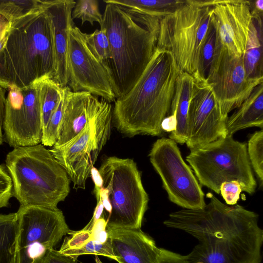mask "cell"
<instances>
[{
    "instance_id": "1",
    "label": "cell",
    "mask_w": 263,
    "mask_h": 263,
    "mask_svg": "<svg viewBox=\"0 0 263 263\" xmlns=\"http://www.w3.org/2000/svg\"><path fill=\"white\" fill-rule=\"evenodd\" d=\"M202 209L171 213L164 224L183 231L198 243L186 255L191 263H260L263 230L258 215L243 206H228L212 193Z\"/></svg>"
},
{
    "instance_id": "2",
    "label": "cell",
    "mask_w": 263,
    "mask_h": 263,
    "mask_svg": "<svg viewBox=\"0 0 263 263\" xmlns=\"http://www.w3.org/2000/svg\"><path fill=\"white\" fill-rule=\"evenodd\" d=\"M179 72L171 53L156 48L135 84L115 101L112 120L118 130L130 137L160 135Z\"/></svg>"
},
{
    "instance_id": "3",
    "label": "cell",
    "mask_w": 263,
    "mask_h": 263,
    "mask_svg": "<svg viewBox=\"0 0 263 263\" xmlns=\"http://www.w3.org/2000/svg\"><path fill=\"white\" fill-rule=\"evenodd\" d=\"M55 73L52 22L46 9L11 22L0 51V86L22 89L53 79Z\"/></svg>"
},
{
    "instance_id": "4",
    "label": "cell",
    "mask_w": 263,
    "mask_h": 263,
    "mask_svg": "<svg viewBox=\"0 0 263 263\" xmlns=\"http://www.w3.org/2000/svg\"><path fill=\"white\" fill-rule=\"evenodd\" d=\"M5 162L20 205L56 208L68 195L67 173L42 144L14 148Z\"/></svg>"
},
{
    "instance_id": "5",
    "label": "cell",
    "mask_w": 263,
    "mask_h": 263,
    "mask_svg": "<svg viewBox=\"0 0 263 263\" xmlns=\"http://www.w3.org/2000/svg\"><path fill=\"white\" fill-rule=\"evenodd\" d=\"M101 28L109 42V63L116 97L135 84L156 48L157 37L136 22L119 6L106 4Z\"/></svg>"
},
{
    "instance_id": "6",
    "label": "cell",
    "mask_w": 263,
    "mask_h": 263,
    "mask_svg": "<svg viewBox=\"0 0 263 263\" xmlns=\"http://www.w3.org/2000/svg\"><path fill=\"white\" fill-rule=\"evenodd\" d=\"M247 143L227 135L203 146L190 150L186 161L200 185L220 194L221 184L237 181L242 191L254 194L257 187L249 159Z\"/></svg>"
},
{
    "instance_id": "7",
    "label": "cell",
    "mask_w": 263,
    "mask_h": 263,
    "mask_svg": "<svg viewBox=\"0 0 263 263\" xmlns=\"http://www.w3.org/2000/svg\"><path fill=\"white\" fill-rule=\"evenodd\" d=\"M212 14L213 6H200L187 0L184 5L160 20L156 48L170 51L179 71L195 80Z\"/></svg>"
},
{
    "instance_id": "8",
    "label": "cell",
    "mask_w": 263,
    "mask_h": 263,
    "mask_svg": "<svg viewBox=\"0 0 263 263\" xmlns=\"http://www.w3.org/2000/svg\"><path fill=\"white\" fill-rule=\"evenodd\" d=\"M98 171L111 208L106 228L140 229L148 196L136 163L131 159L112 156Z\"/></svg>"
},
{
    "instance_id": "9",
    "label": "cell",
    "mask_w": 263,
    "mask_h": 263,
    "mask_svg": "<svg viewBox=\"0 0 263 263\" xmlns=\"http://www.w3.org/2000/svg\"><path fill=\"white\" fill-rule=\"evenodd\" d=\"M112 108L104 100L97 114L81 132L65 144L50 149L75 189L85 188L90 171L109 138Z\"/></svg>"
},
{
    "instance_id": "10",
    "label": "cell",
    "mask_w": 263,
    "mask_h": 263,
    "mask_svg": "<svg viewBox=\"0 0 263 263\" xmlns=\"http://www.w3.org/2000/svg\"><path fill=\"white\" fill-rule=\"evenodd\" d=\"M16 214V263H41L69 231L58 208L20 205Z\"/></svg>"
},
{
    "instance_id": "11",
    "label": "cell",
    "mask_w": 263,
    "mask_h": 263,
    "mask_svg": "<svg viewBox=\"0 0 263 263\" xmlns=\"http://www.w3.org/2000/svg\"><path fill=\"white\" fill-rule=\"evenodd\" d=\"M148 156L172 202L185 209H199L205 205L201 185L175 141L169 138L157 139Z\"/></svg>"
},
{
    "instance_id": "12",
    "label": "cell",
    "mask_w": 263,
    "mask_h": 263,
    "mask_svg": "<svg viewBox=\"0 0 263 263\" xmlns=\"http://www.w3.org/2000/svg\"><path fill=\"white\" fill-rule=\"evenodd\" d=\"M217 34V33H216ZM219 105L223 118L238 107L263 78L249 77L245 70L242 57L230 54L217 35L214 56L206 78Z\"/></svg>"
},
{
    "instance_id": "13",
    "label": "cell",
    "mask_w": 263,
    "mask_h": 263,
    "mask_svg": "<svg viewBox=\"0 0 263 263\" xmlns=\"http://www.w3.org/2000/svg\"><path fill=\"white\" fill-rule=\"evenodd\" d=\"M41 81L28 87L10 88L6 97L4 141L13 148L41 143L43 125Z\"/></svg>"
},
{
    "instance_id": "14",
    "label": "cell",
    "mask_w": 263,
    "mask_h": 263,
    "mask_svg": "<svg viewBox=\"0 0 263 263\" xmlns=\"http://www.w3.org/2000/svg\"><path fill=\"white\" fill-rule=\"evenodd\" d=\"M69 82L72 91H86L106 101L115 102L114 82L109 68L98 60L87 47L78 27L69 31L68 45Z\"/></svg>"
},
{
    "instance_id": "15",
    "label": "cell",
    "mask_w": 263,
    "mask_h": 263,
    "mask_svg": "<svg viewBox=\"0 0 263 263\" xmlns=\"http://www.w3.org/2000/svg\"><path fill=\"white\" fill-rule=\"evenodd\" d=\"M226 121L206 80H195L187 117V147L192 150L226 137Z\"/></svg>"
},
{
    "instance_id": "16",
    "label": "cell",
    "mask_w": 263,
    "mask_h": 263,
    "mask_svg": "<svg viewBox=\"0 0 263 263\" xmlns=\"http://www.w3.org/2000/svg\"><path fill=\"white\" fill-rule=\"evenodd\" d=\"M213 20L222 46L230 54L242 57L253 20L250 2L216 0Z\"/></svg>"
},
{
    "instance_id": "17",
    "label": "cell",
    "mask_w": 263,
    "mask_h": 263,
    "mask_svg": "<svg viewBox=\"0 0 263 263\" xmlns=\"http://www.w3.org/2000/svg\"><path fill=\"white\" fill-rule=\"evenodd\" d=\"M63 111L57 140L52 147L63 145L81 132L100 109L104 99L86 91L63 88Z\"/></svg>"
},
{
    "instance_id": "18",
    "label": "cell",
    "mask_w": 263,
    "mask_h": 263,
    "mask_svg": "<svg viewBox=\"0 0 263 263\" xmlns=\"http://www.w3.org/2000/svg\"><path fill=\"white\" fill-rule=\"evenodd\" d=\"M73 0H49L46 7L52 22L55 60L53 80L62 88L69 82L68 45L69 31L74 27L72 11L76 4Z\"/></svg>"
},
{
    "instance_id": "19",
    "label": "cell",
    "mask_w": 263,
    "mask_h": 263,
    "mask_svg": "<svg viewBox=\"0 0 263 263\" xmlns=\"http://www.w3.org/2000/svg\"><path fill=\"white\" fill-rule=\"evenodd\" d=\"M106 231L119 263H158L161 248L140 229L106 228Z\"/></svg>"
},
{
    "instance_id": "20",
    "label": "cell",
    "mask_w": 263,
    "mask_h": 263,
    "mask_svg": "<svg viewBox=\"0 0 263 263\" xmlns=\"http://www.w3.org/2000/svg\"><path fill=\"white\" fill-rule=\"evenodd\" d=\"M106 4L119 6L133 19L157 36L160 19L184 5L182 0H106Z\"/></svg>"
},
{
    "instance_id": "21",
    "label": "cell",
    "mask_w": 263,
    "mask_h": 263,
    "mask_svg": "<svg viewBox=\"0 0 263 263\" xmlns=\"http://www.w3.org/2000/svg\"><path fill=\"white\" fill-rule=\"evenodd\" d=\"M227 135L248 127H263V82L253 90L250 96L226 121Z\"/></svg>"
},
{
    "instance_id": "22",
    "label": "cell",
    "mask_w": 263,
    "mask_h": 263,
    "mask_svg": "<svg viewBox=\"0 0 263 263\" xmlns=\"http://www.w3.org/2000/svg\"><path fill=\"white\" fill-rule=\"evenodd\" d=\"M194 81L191 76L183 72L179 73L176 80L169 115L173 114L175 115L177 125L175 130L170 135L169 138L179 144L186 143L187 139V117Z\"/></svg>"
},
{
    "instance_id": "23",
    "label": "cell",
    "mask_w": 263,
    "mask_h": 263,
    "mask_svg": "<svg viewBox=\"0 0 263 263\" xmlns=\"http://www.w3.org/2000/svg\"><path fill=\"white\" fill-rule=\"evenodd\" d=\"M252 16L242 60L247 76L252 79H261L263 78L262 15L252 14Z\"/></svg>"
},
{
    "instance_id": "24",
    "label": "cell",
    "mask_w": 263,
    "mask_h": 263,
    "mask_svg": "<svg viewBox=\"0 0 263 263\" xmlns=\"http://www.w3.org/2000/svg\"><path fill=\"white\" fill-rule=\"evenodd\" d=\"M16 212L0 214V263H16Z\"/></svg>"
},
{
    "instance_id": "25",
    "label": "cell",
    "mask_w": 263,
    "mask_h": 263,
    "mask_svg": "<svg viewBox=\"0 0 263 263\" xmlns=\"http://www.w3.org/2000/svg\"><path fill=\"white\" fill-rule=\"evenodd\" d=\"M49 0H0V15L10 22L45 10Z\"/></svg>"
},
{
    "instance_id": "26",
    "label": "cell",
    "mask_w": 263,
    "mask_h": 263,
    "mask_svg": "<svg viewBox=\"0 0 263 263\" xmlns=\"http://www.w3.org/2000/svg\"><path fill=\"white\" fill-rule=\"evenodd\" d=\"M63 94L61 87L53 79L47 78L42 81L40 88L43 130L58 107Z\"/></svg>"
},
{
    "instance_id": "27",
    "label": "cell",
    "mask_w": 263,
    "mask_h": 263,
    "mask_svg": "<svg viewBox=\"0 0 263 263\" xmlns=\"http://www.w3.org/2000/svg\"><path fill=\"white\" fill-rule=\"evenodd\" d=\"M217 40L216 30L213 14L208 31L201 48L198 65V78L196 81H203L206 78L214 56Z\"/></svg>"
},
{
    "instance_id": "28",
    "label": "cell",
    "mask_w": 263,
    "mask_h": 263,
    "mask_svg": "<svg viewBox=\"0 0 263 263\" xmlns=\"http://www.w3.org/2000/svg\"><path fill=\"white\" fill-rule=\"evenodd\" d=\"M84 36L86 45L92 53L109 68L111 54L105 30L103 28L96 29L90 34L84 33Z\"/></svg>"
},
{
    "instance_id": "29",
    "label": "cell",
    "mask_w": 263,
    "mask_h": 263,
    "mask_svg": "<svg viewBox=\"0 0 263 263\" xmlns=\"http://www.w3.org/2000/svg\"><path fill=\"white\" fill-rule=\"evenodd\" d=\"M247 153L252 168L260 183L263 182V130L252 134L247 143Z\"/></svg>"
},
{
    "instance_id": "30",
    "label": "cell",
    "mask_w": 263,
    "mask_h": 263,
    "mask_svg": "<svg viewBox=\"0 0 263 263\" xmlns=\"http://www.w3.org/2000/svg\"><path fill=\"white\" fill-rule=\"evenodd\" d=\"M72 19H79L83 25L86 22L93 25L95 22L101 25L103 14L100 11L99 4L96 0H79L72 11Z\"/></svg>"
},
{
    "instance_id": "31",
    "label": "cell",
    "mask_w": 263,
    "mask_h": 263,
    "mask_svg": "<svg viewBox=\"0 0 263 263\" xmlns=\"http://www.w3.org/2000/svg\"><path fill=\"white\" fill-rule=\"evenodd\" d=\"M60 252L75 260H77L80 255L88 254L102 255L116 260L108 237L105 243H101L98 240H90L78 248Z\"/></svg>"
},
{
    "instance_id": "32",
    "label": "cell",
    "mask_w": 263,
    "mask_h": 263,
    "mask_svg": "<svg viewBox=\"0 0 263 263\" xmlns=\"http://www.w3.org/2000/svg\"><path fill=\"white\" fill-rule=\"evenodd\" d=\"M13 196V187L11 176L6 165L0 164V209L7 207Z\"/></svg>"
},
{
    "instance_id": "33",
    "label": "cell",
    "mask_w": 263,
    "mask_h": 263,
    "mask_svg": "<svg viewBox=\"0 0 263 263\" xmlns=\"http://www.w3.org/2000/svg\"><path fill=\"white\" fill-rule=\"evenodd\" d=\"M241 192L240 184L236 180L224 182L220 186V194L229 205L236 204Z\"/></svg>"
},
{
    "instance_id": "34",
    "label": "cell",
    "mask_w": 263,
    "mask_h": 263,
    "mask_svg": "<svg viewBox=\"0 0 263 263\" xmlns=\"http://www.w3.org/2000/svg\"><path fill=\"white\" fill-rule=\"evenodd\" d=\"M158 263H191L186 255L161 248Z\"/></svg>"
},
{
    "instance_id": "35",
    "label": "cell",
    "mask_w": 263,
    "mask_h": 263,
    "mask_svg": "<svg viewBox=\"0 0 263 263\" xmlns=\"http://www.w3.org/2000/svg\"><path fill=\"white\" fill-rule=\"evenodd\" d=\"M41 263H77V261L52 249L47 252Z\"/></svg>"
},
{
    "instance_id": "36",
    "label": "cell",
    "mask_w": 263,
    "mask_h": 263,
    "mask_svg": "<svg viewBox=\"0 0 263 263\" xmlns=\"http://www.w3.org/2000/svg\"><path fill=\"white\" fill-rule=\"evenodd\" d=\"M6 90L0 86V145L4 141L3 127L5 115Z\"/></svg>"
},
{
    "instance_id": "37",
    "label": "cell",
    "mask_w": 263,
    "mask_h": 263,
    "mask_svg": "<svg viewBox=\"0 0 263 263\" xmlns=\"http://www.w3.org/2000/svg\"><path fill=\"white\" fill-rule=\"evenodd\" d=\"M10 27L11 22L0 15V51L6 42Z\"/></svg>"
},
{
    "instance_id": "38",
    "label": "cell",
    "mask_w": 263,
    "mask_h": 263,
    "mask_svg": "<svg viewBox=\"0 0 263 263\" xmlns=\"http://www.w3.org/2000/svg\"><path fill=\"white\" fill-rule=\"evenodd\" d=\"M90 176L95 184L94 193L96 195L97 201H98L100 197V191L102 187V179L98 170L94 166L90 171Z\"/></svg>"
},
{
    "instance_id": "39",
    "label": "cell",
    "mask_w": 263,
    "mask_h": 263,
    "mask_svg": "<svg viewBox=\"0 0 263 263\" xmlns=\"http://www.w3.org/2000/svg\"><path fill=\"white\" fill-rule=\"evenodd\" d=\"M177 121L174 114H170L166 117L162 121L161 126L162 130L172 132L176 128Z\"/></svg>"
},
{
    "instance_id": "40",
    "label": "cell",
    "mask_w": 263,
    "mask_h": 263,
    "mask_svg": "<svg viewBox=\"0 0 263 263\" xmlns=\"http://www.w3.org/2000/svg\"><path fill=\"white\" fill-rule=\"evenodd\" d=\"M95 261L96 263H103L97 255L96 256Z\"/></svg>"
}]
</instances>
